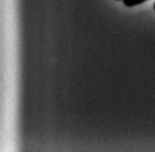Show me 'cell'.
<instances>
[{
  "label": "cell",
  "instance_id": "cell-2",
  "mask_svg": "<svg viewBox=\"0 0 155 152\" xmlns=\"http://www.w3.org/2000/svg\"><path fill=\"white\" fill-rule=\"evenodd\" d=\"M153 8H154V10H155V3H154V5H153Z\"/></svg>",
  "mask_w": 155,
  "mask_h": 152
},
{
  "label": "cell",
  "instance_id": "cell-3",
  "mask_svg": "<svg viewBox=\"0 0 155 152\" xmlns=\"http://www.w3.org/2000/svg\"><path fill=\"white\" fill-rule=\"evenodd\" d=\"M117 1H120V0H117Z\"/></svg>",
  "mask_w": 155,
  "mask_h": 152
},
{
  "label": "cell",
  "instance_id": "cell-1",
  "mask_svg": "<svg viewBox=\"0 0 155 152\" xmlns=\"http://www.w3.org/2000/svg\"><path fill=\"white\" fill-rule=\"evenodd\" d=\"M124 1V6L126 7H134L139 4H142L143 2L147 1V0H122Z\"/></svg>",
  "mask_w": 155,
  "mask_h": 152
}]
</instances>
